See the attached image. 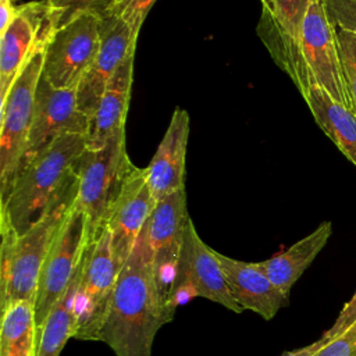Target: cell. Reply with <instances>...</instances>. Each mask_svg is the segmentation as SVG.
<instances>
[{
    "instance_id": "9",
    "label": "cell",
    "mask_w": 356,
    "mask_h": 356,
    "mask_svg": "<svg viewBox=\"0 0 356 356\" xmlns=\"http://www.w3.org/2000/svg\"><path fill=\"white\" fill-rule=\"evenodd\" d=\"M89 241L88 220L76 200L61 222L43 263L35 299V321L39 330L65 293Z\"/></svg>"
},
{
    "instance_id": "17",
    "label": "cell",
    "mask_w": 356,
    "mask_h": 356,
    "mask_svg": "<svg viewBox=\"0 0 356 356\" xmlns=\"http://www.w3.org/2000/svg\"><path fill=\"white\" fill-rule=\"evenodd\" d=\"M234 300L243 309L254 312L264 320H271L280 309L288 305L284 293L259 267L216 252Z\"/></svg>"
},
{
    "instance_id": "8",
    "label": "cell",
    "mask_w": 356,
    "mask_h": 356,
    "mask_svg": "<svg viewBox=\"0 0 356 356\" xmlns=\"http://www.w3.org/2000/svg\"><path fill=\"white\" fill-rule=\"evenodd\" d=\"M195 296L216 302L234 313L243 312L229 292L216 250L203 242L189 217L184 229L175 277L168 293V305L175 310L177 306Z\"/></svg>"
},
{
    "instance_id": "14",
    "label": "cell",
    "mask_w": 356,
    "mask_h": 356,
    "mask_svg": "<svg viewBox=\"0 0 356 356\" xmlns=\"http://www.w3.org/2000/svg\"><path fill=\"white\" fill-rule=\"evenodd\" d=\"M136 39L138 36L120 15L111 14L100 19L99 53L76 89L78 106L90 121L108 81L121 64L135 54Z\"/></svg>"
},
{
    "instance_id": "11",
    "label": "cell",
    "mask_w": 356,
    "mask_h": 356,
    "mask_svg": "<svg viewBox=\"0 0 356 356\" xmlns=\"http://www.w3.org/2000/svg\"><path fill=\"white\" fill-rule=\"evenodd\" d=\"M56 29L57 21L47 0L18 7L17 17L0 35V107L24 67L46 49Z\"/></svg>"
},
{
    "instance_id": "29",
    "label": "cell",
    "mask_w": 356,
    "mask_h": 356,
    "mask_svg": "<svg viewBox=\"0 0 356 356\" xmlns=\"http://www.w3.org/2000/svg\"><path fill=\"white\" fill-rule=\"evenodd\" d=\"M355 323H356V292L350 298V300L345 303L338 317L335 318L334 324L323 334V337L328 341L335 339L339 335H342L345 331H348Z\"/></svg>"
},
{
    "instance_id": "20",
    "label": "cell",
    "mask_w": 356,
    "mask_h": 356,
    "mask_svg": "<svg viewBox=\"0 0 356 356\" xmlns=\"http://www.w3.org/2000/svg\"><path fill=\"white\" fill-rule=\"evenodd\" d=\"M332 234L330 221L321 222L313 232L299 239L275 256L259 261L257 267L286 295L293 284L302 277L306 268L314 261L317 254L327 245Z\"/></svg>"
},
{
    "instance_id": "7",
    "label": "cell",
    "mask_w": 356,
    "mask_h": 356,
    "mask_svg": "<svg viewBox=\"0 0 356 356\" xmlns=\"http://www.w3.org/2000/svg\"><path fill=\"white\" fill-rule=\"evenodd\" d=\"M120 268L111 249L107 227L89 239L74 303V335L76 339L97 341V332L107 312Z\"/></svg>"
},
{
    "instance_id": "33",
    "label": "cell",
    "mask_w": 356,
    "mask_h": 356,
    "mask_svg": "<svg viewBox=\"0 0 356 356\" xmlns=\"http://www.w3.org/2000/svg\"><path fill=\"white\" fill-rule=\"evenodd\" d=\"M264 15H271L274 11V0H260Z\"/></svg>"
},
{
    "instance_id": "22",
    "label": "cell",
    "mask_w": 356,
    "mask_h": 356,
    "mask_svg": "<svg viewBox=\"0 0 356 356\" xmlns=\"http://www.w3.org/2000/svg\"><path fill=\"white\" fill-rule=\"evenodd\" d=\"M85 253V252H83ZM83 254L79 266L58 303L47 316L44 324L36 330L35 356H60L64 345L74 335V303L81 281Z\"/></svg>"
},
{
    "instance_id": "24",
    "label": "cell",
    "mask_w": 356,
    "mask_h": 356,
    "mask_svg": "<svg viewBox=\"0 0 356 356\" xmlns=\"http://www.w3.org/2000/svg\"><path fill=\"white\" fill-rule=\"evenodd\" d=\"M47 3L56 17L57 28H60L85 13L103 19L113 14L118 0H47Z\"/></svg>"
},
{
    "instance_id": "27",
    "label": "cell",
    "mask_w": 356,
    "mask_h": 356,
    "mask_svg": "<svg viewBox=\"0 0 356 356\" xmlns=\"http://www.w3.org/2000/svg\"><path fill=\"white\" fill-rule=\"evenodd\" d=\"M154 3L156 0H122L115 6L113 14L120 15L138 36L142 24Z\"/></svg>"
},
{
    "instance_id": "13",
    "label": "cell",
    "mask_w": 356,
    "mask_h": 356,
    "mask_svg": "<svg viewBox=\"0 0 356 356\" xmlns=\"http://www.w3.org/2000/svg\"><path fill=\"white\" fill-rule=\"evenodd\" d=\"M156 203L147 182L146 167L135 165L115 197L106 222L111 238V249L120 270L129 257Z\"/></svg>"
},
{
    "instance_id": "30",
    "label": "cell",
    "mask_w": 356,
    "mask_h": 356,
    "mask_svg": "<svg viewBox=\"0 0 356 356\" xmlns=\"http://www.w3.org/2000/svg\"><path fill=\"white\" fill-rule=\"evenodd\" d=\"M14 0H0V35L6 32L13 19L17 17L18 7L13 4Z\"/></svg>"
},
{
    "instance_id": "6",
    "label": "cell",
    "mask_w": 356,
    "mask_h": 356,
    "mask_svg": "<svg viewBox=\"0 0 356 356\" xmlns=\"http://www.w3.org/2000/svg\"><path fill=\"white\" fill-rule=\"evenodd\" d=\"M43 58L44 50H40L29 60L0 107V203L7 197L26 152Z\"/></svg>"
},
{
    "instance_id": "32",
    "label": "cell",
    "mask_w": 356,
    "mask_h": 356,
    "mask_svg": "<svg viewBox=\"0 0 356 356\" xmlns=\"http://www.w3.org/2000/svg\"><path fill=\"white\" fill-rule=\"evenodd\" d=\"M35 346H36V342L31 343V345H26L24 348L15 349L8 356H35Z\"/></svg>"
},
{
    "instance_id": "19",
    "label": "cell",
    "mask_w": 356,
    "mask_h": 356,
    "mask_svg": "<svg viewBox=\"0 0 356 356\" xmlns=\"http://www.w3.org/2000/svg\"><path fill=\"white\" fill-rule=\"evenodd\" d=\"M134 60L135 54H131L108 81L92 118L88 146H102L117 134L125 131L134 81Z\"/></svg>"
},
{
    "instance_id": "34",
    "label": "cell",
    "mask_w": 356,
    "mask_h": 356,
    "mask_svg": "<svg viewBox=\"0 0 356 356\" xmlns=\"http://www.w3.org/2000/svg\"><path fill=\"white\" fill-rule=\"evenodd\" d=\"M120 1H122V0H118V3H120Z\"/></svg>"
},
{
    "instance_id": "1",
    "label": "cell",
    "mask_w": 356,
    "mask_h": 356,
    "mask_svg": "<svg viewBox=\"0 0 356 356\" xmlns=\"http://www.w3.org/2000/svg\"><path fill=\"white\" fill-rule=\"evenodd\" d=\"M174 313L157 281L147 220L118 273L97 341L115 356H152L157 331Z\"/></svg>"
},
{
    "instance_id": "5",
    "label": "cell",
    "mask_w": 356,
    "mask_h": 356,
    "mask_svg": "<svg viewBox=\"0 0 356 356\" xmlns=\"http://www.w3.org/2000/svg\"><path fill=\"white\" fill-rule=\"evenodd\" d=\"M299 51L303 74L300 95L310 86H317L355 113L339 54L337 31L328 18L324 0H313L309 4L302 24Z\"/></svg>"
},
{
    "instance_id": "16",
    "label": "cell",
    "mask_w": 356,
    "mask_h": 356,
    "mask_svg": "<svg viewBox=\"0 0 356 356\" xmlns=\"http://www.w3.org/2000/svg\"><path fill=\"white\" fill-rule=\"evenodd\" d=\"M313 0H274L271 15H261L259 35L273 58L284 70L300 92L303 74L300 63V31L302 24Z\"/></svg>"
},
{
    "instance_id": "3",
    "label": "cell",
    "mask_w": 356,
    "mask_h": 356,
    "mask_svg": "<svg viewBox=\"0 0 356 356\" xmlns=\"http://www.w3.org/2000/svg\"><path fill=\"white\" fill-rule=\"evenodd\" d=\"M78 195V177L60 192L42 217L24 234L0 227V310L17 300L35 303L43 263L53 239Z\"/></svg>"
},
{
    "instance_id": "28",
    "label": "cell",
    "mask_w": 356,
    "mask_h": 356,
    "mask_svg": "<svg viewBox=\"0 0 356 356\" xmlns=\"http://www.w3.org/2000/svg\"><path fill=\"white\" fill-rule=\"evenodd\" d=\"M314 356H356V323L338 338L328 341Z\"/></svg>"
},
{
    "instance_id": "31",
    "label": "cell",
    "mask_w": 356,
    "mask_h": 356,
    "mask_svg": "<svg viewBox=\"0 0 356 356\" xmlns=\"http://www.w3.org/2000/svg\"><path fill=\"white\" fill-rule=\"evenodd\" d=\"M327 342H328V339H325L321 335V338L317 339L316 342H313L310 345H306V346H302V348H298V349L291 350V352H285L281 356H314Z\"/></svg>"
},
{
    "instance_id": "15",
    "label": "cell",
    "mask_w": 356,
    "mask_h": 356,
    "mask_svg": "<svg viewBox=\"0 0 356 356\" xmlns=\"http://www.w3.org/2000/svg\"><path fill=\"white\" fill-rule=\"evenodd\" d=\"M189 218L185 189L175 191L157 200L149 218V239L153 250L159 285L168 302L175 277L185 224Z\"/></svg>"
},
{
    "instance_id": "25",
    "label": "cell",
    "mask_w": 356,
    "mask_h": 356,
    "mask_svg": "<svg viewBox=\"0 0 356 356\" xmlns=\"http://www.w3.org/2000/svg\"><path fill=\"white\" fill-rule=\"evenodd\" d=\"M339 44V54L348 82V89L352 97L353 110L356 114V33L335 28Z\"/></svg>"
},
{
    "instance_id": "18",
    "label": "cell",
    "mask_w": 356,
    "mask_h": 356,
    "mask_svg": "<svg viewBox=\"0 0 356 356\" xmlns=\"http://www.w3.org/2000/svg\"><path fill=\"white\" fill-rule=\"evenodd\" d=\"M189 138V114L175 108L157 150L146 167L150 191L157 200L185 189V160Z\"/></svg>"
},
{
    "instance_id": "12",
    "label": "cell",
    "mask_w": 356,
    "mask_h": 356,
    "mask_svg": "<svg viewBox=\"0 0 356 356\" xmlns=\"http://www.w3.org/2000/svg\"><path fill=\"white\" fill-rule=\"evenodd\" d=\"M90 122V118L78 106L76 90L54 88L42 75L36 88L32 125L21 167L65 134L88 136Z\"/></svg>"
},
{
    "instance_id": "10",
    "label": "cell",
    "mask_w": 356,
    "mask_h": 356,
    "mask_svg": "<svg viewBox=\"0 0 356 356\" xmlns=\"http://www.w3.org/2000/svg\"><path fill=\"white\" fill-rule=\"evenodd\" d=\"M100 49V18L79 14L50 38L42 75L58 89L76 90Z\"/></svg>"
},
{
    "instance_id": "2",
    "label": "cell",
    "mask_w": 356,
    "mask_h": 356,
    "mask_svg": "<svg viewBox=\"0 0 356 356\" xmlns=\"http://www.w3.org/2000/svg\"><path fill=\"white\" fill-rule=\"evenodd\" d=\"M86 146V135L65 134L22 165L0 203V227L17 235L29 229L75 177V164Z\"/></svg>"
},
{
    "instance_id": "4",
    "label": "cell",
    "mask_w": 356,
    "mask_h": 356,
    "mask_svg": "<svg viewBox=\"0 0 356 356\" xmlns=\"http://www.w3.org/2000/svg\"><path fill=\"white\" fill-rule=\"evenodd\" d=\"M134 167L127 153L125 131L102 146H86L79 156L75 164L76 203L86 216L89 239L106 227L111 206Z\"/></svg>"
},
{
    "instance_id": "26",
    "label": "cell",
    "mask_w": 356,
    "mask_h": 356,
    "mask_svg": "<svg viewBox=\"0 0 356 356\" xmlns=\"http://www.w3.org/2000/svg\"><path fill=\"white\" fill-rule=\"evenodd\" d=\"M324 6L335 28L356 33V0H324Z\"/></svg>"
},
{
    "instance_id": "21",
    "label": "cell",
    "mask_w": 356,
    "mask_h": 356,
    "mask_svg": "<svg viewBox=\"0 0 356 356\" xmlns=\"http://www.w3.org/2000/svg\"><path fill=\"white\" fill-rule=\"evenodd\" d=\"M302 96L321 131L356 167V114L317 86Z\"/></svg>"
},
{
    "instance_id": "23",
    "label": "cell",
    "mask_w": 356,
    "mask_h": 356,
    "mask_svg": "<svg viewBox=\"0 0 356 356\" xmlns=\"http://www.w3.org/2000/svg\"><path fill=\"white\" fill-rule=\"evenodd\" d=\"M36 342L35 303L17 300L1 310L0 356H8L15 349Z\"/></svg>"
}]
</instances>
